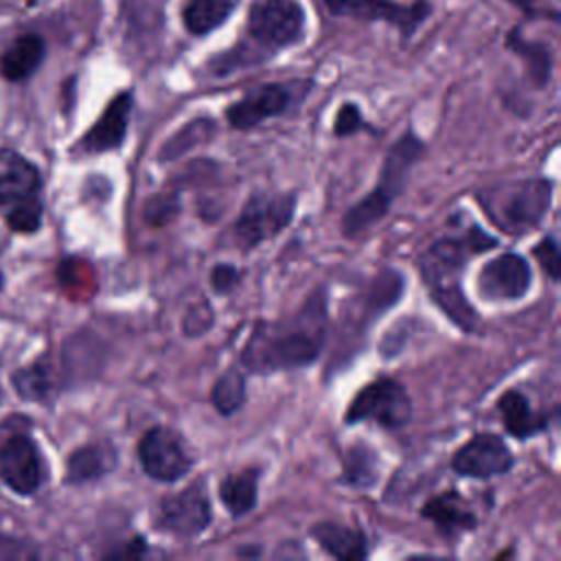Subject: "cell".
Segmentation results:
<instances>
[{
    "label": "cell",
    "instance_id": "obj_1",
    "mask_svg": "<svg viewBox=\"0 0 561 561\" xmlns=\"http://www.w3.org/2000/svg\"><path fill=\"white\" fill-rule=\"evenodd\" d=\"M329 294L318 287L294 316L259 322L241 351L245 370L270 375L313 364L329 340Z\"/></svg>",
    "mask_w": 561,
    "mask_h": 561
},
{
    "label": "cell",
    "instance_id": "obj_2",
    "mask_svg": "<svg viewBox=\"0 0 561 561\" xmlns=\"http://www.w3.org/2000/svg\"><path fill=\"white\" fill-rule=\"evenodd\" d=\"M497 245V239L480 226H469L462 234L443 237L419 256V272L432 300L465 333H478L482 322L462 291L467 261Z\"/></svg>",
    "mask_w": 561,
    "mask_h": 561
},
{
    "label": "cell",
    "instance_id": "obj_3",
    "mask_svg": "<svg viewBox=\"0 0 561 561\" xmlns=\"http://www.w3.org/2000/svg\"><path fill=\"white\" fill-rule=\"evenodd\" d=\"M403 289V276L397 270L386 267L370 278L362 294L351 296L342 305L335 324L333 353L327 364L329 373L344 368L359 353L370 327L381 318V313H386L401 300Z\"/></svg>",
    "mask_w": 561,
    "mask_h": 561
},
{
    "label": "cell",
    "instance_id": "obj_4",
    "mask_svg": "<svg viewBox=\"0 0 561 561\" xmlns=\"http://www.w3.org/2000/svg\"><path fill=\"white\" fill-rule=\"evenodd\" d=\"M423 151H425V142L412 129L403 131L388 147L379 169L377 184L366 197L348 206V210L342 217V232L346 237H357L370 230L390 213L394 199L405 191L410 173L414 164L421 160Z\"/></svg>",
    "mask_w": 561,
    "mask_h": 561
},
{
    "label": "cell",
    "instance_id": "obj_5",
    "mask_svg": "<svg viewBox=\"0 0 561 561\" xmlns=\"http://www.w3.org/2000/svg\"><path fill=\"white\" fill-rule=\"evenodd\" d=\"M486 217L508 234L535 230L552 202V182L546 178H526L495 184L478 193Z\"/></svg>",
    "mask_w": 561,
    "mask_h": 561
},
{
    "label": "cell",
    "instance_id": "obj_6",
    "mask_svg": "<svg viewBox=\"0 0 561 561\" xmlns=\"http://www.w3.org/2000/svg\"><path fill=\"white\" fill-rule=\"evenodd\" d=\"M412 419V399L405 386L392 377H379L366 383L348 403L344 423H375L383 430H399Z\"/></svg>",
    "mask_w": 561,
    "mask_h": 561
},
{
    "label": "cell",
    "instance_id": "obj_7",
    "mask_svg": "<svg viewBox=\"0 0 561 561\" xmlns=\"http://www.w3.org/2000/svg\"><path fill=\"white\" fill-rule=\"evenodd\" d=\"M305 31V9L296 0H254L248 33L263 55L296 44Z\"/></svg>",
    "mask_w": 561,
    "mask_h": 561
},
{
    "label": "cell",
    "instance_id": "obj_8",
    "mask_svg": "<svg viewBox=\"0 0 561 561\" xmlns=\"http://www.w3.org/2000/svg\"><path fill=\"white\" fill-rule=\"evenodd\" d=\"M296 213V193H252L234 221V239L243 250L283 232Z\"/></svg>",
    "mask_w": 561,
    "mask_h": 561
},
{
    "label": "cell",
    "instance_id": "obj_9",
    "mask_svg": "<svg viewBox=\"0 0 561 561\" xmlns=\"http://www.w3.org/2000/svg\"><path fill=\"white\" fill-rule=\"evenodd\" d=\"M210 500L202 482L160 497L153 511V528L180 539L199 537L210 526Z\"/></svg>",
    "mask_w": 561,
    "mask_h": 561
},
{
    "label": "cell",
    "instance_id": "obj_10",
    "mask_svg": "<svg viewBox=\"0 0 561 561\" xmlns=\"http://www.w3.org/2000/svg\"><path fill=\"white\" fill-rule=\"evenodd\" d=\"M138 460L142 471L156 482H178L193 467V456L180 432L167 425L149 427L138 440Z\"/></svg>",
    "mask_w": 561,
    "mask_h": 561
},
{
    "label": "cell",
    "instance_id": "obj_11",
    "mask_svg": "<svg viewBox=\"0 0 561 561\" xmlns=\"http://www.w3.org/2000/svg\"><path fill=\"white\" fill-rule=\"evenodd\" d=\"M324 4L335 18L390 22L403 37H410L432 13V4L427 0H416L412 4H399L392 0H324Z\"/></svg>",
    "mask_w": 561,
    "mask_h": 561
},
{
    "label": "cell",
    "instance_id": "obj_12",
    "mask_svg": "<svg viewBox=\"0 0 561 561\" xmlns=\"http://www.w3.org/2000/svg\"><path fill=\"white\" fill-rule=\"evenodd\" d=\"M449 465L462 478L489 480L508 473L515 465V458L508 445L497 434L480 432L456 449Z\"/></svg>",
    "mask_w": 561,
    "mask_h": 561
},
{
    "label": "cell",
    "instance_id": "obj_13",
    "mask_svg": "<svg viewBox=\"0 0 561 561\" xmlns=\"http://www.w3.org/2000/svg\"><path fill=\"white\" fill-rule=\"evenodd\" d=\"M533 272L517 252H504L486 261L478 274V291L484 300H519L530 289Z\"/></svg>",
    "mask_w": 561,
    "mask_h": 561
},
{
    "label": "cell",
    "instance_id": "obj_14",
    "mask_svg": "<svg viewBox=\"0 0 561 561\" xmlns=\"http://www.w3.org/2000/svg\"><path fill=\"white\" fill-rule=\"evenodd\" d=\"M294 103V90L285 83H265L234 101L226 110V121L234 129H252L267 118L285 114Z\"/></svg>",
    "mask_w": 561,
    "mask_h": 561
},
{
    "label": "cell",
    "instance_id": "obj_15",
    "mask_svg": "<svg viewBox=\"0 0 561 561\" xmlns=\"http://www.w3.org/2000/svg\"><path fill=\"white\" fill-rule=\"evenodd\" d=\"M0 478L20 495H31L39 489L44 471L37 445L26 436H11L0 447Z\"/></svg>",
    "mask_w": 561,
    "mask_h": 561
},
{
    "label": "cell",
    "instance_id": "obj_16",
    "mask_svg": "<svg viewBox=\"0 0 561 561\" xmlns=\"http://www.w3.org/2000/svg\"><path fill=\"white\" fill-rule=\"evenodd\" d=\"M134 107V94L131 92H121L116 94L99 121L85 131L81 138V149L88 153H101V151H112L123 145L127 136V125Z\"/></svg>",
    "mask_w": 561,
    "mask_h": 561
},
{
    "label": "cell",
    "instance_id": "obj_17",
    "mask_svg": "<svg viewBox=\"0 0 561 561\" xmlns=\"http://www.w3.org/2000/svg\"><path fill=\"white\" fill-rule=\"evenodd\" d=\"M421 515L430 519L436 526V530L447 539H454L473 530L478 522L473 511H469L467 502L456 491H447L430 497L423 504Z\"/></svg>",
    "mask_w": 561,
    "mask_h": 561
},
{
    "label": "cell",
    "instance_id": "obj_18",
    "mask_svg": "<svg viewBox=\"0 0 561 561\" xmlns=\"http://www.w3.org/2000/svg\"><path fill=\"white\" fill-rule=\"evenodd\" d=\"M39 171L13 149H0V204H13L37 195Z\"/></svg>",
    "mask_w": 561,
    "mask_h": 561
},
{
    "label": "cell",
    "instance_id": "obj_19",
    "mask_svg": "<svg viewBox=\"0 0 561 561\" xmlns=\"http://www.w3.org/2000/svg\"><path fill=\"white\" fill-rule=\"evenodd\" d=\"M309 535L333 559L357 561L368 554V539L359 528H351L335 522H320L311 526Z\"/></svg>",
    "mask_w": 561,
    "mask_h": 561
},
{
    "label": "cell",
    "instance_id": "obj_20",
    "mask_svg": "<svg viewBox=\"0 0 561 561\" xmlns=\"http://www.w3.org/2000/svg\"><path fill=\"white\" fill-rule=\"evenodd\" d=\"M497 410H500L504 430L519 440L530 438L548 427L546 412L533 410L530 401L519 390H506L497 399Z\"/></svg>",
    "mask_w": 561,
    "mask_h": 561
},
{
    "label": "cell",
    "instance_id": "obj_21",
    "mask_svg": "<svg viewBox=\"0 0 561 561\" xmlns=\"http://www.w3.org/2000/svg\"><path fill=\"white\" fill-rule=\"evenodd\" d=\"M44 55L46 46L39 35H22L0 57V75L7 81H24L39 68Z\"/></svg>",
    "mask_w": 561,
    "mask_h": 561
},
{
    "label": "cell",
    "instance_id": "obj_22",
    "mask_svg": "<svg viewBox=\"0 0 561 561\" xmlns=\"http://www.w3.org/2000/svg\"><path fill=\"white\" fill-rule=\"evenodd\" d=\"M116 465V451L107 443H92L75 449L68 458V469H66V480L72 484L90 482L107 471H112Z\"/></svg>",
    "mask_w": 561,
    "mask_h": 561
},
{
    "label": "cell",
    "instance_id": "obj_23",
    "mask_svg": "<svg viewBox=\"0 0 561 561\" xmlns=\"http://www.w3.org/2000/svg\"><path fill=\"white\" fill-rule=\"evenodd\" d=\"M259 469H243L219 482V500L232 517L248 515L259 502Z\"/></svg>",
    "mask_w": 561,
    "mask_h": 561
},
{
    "label": "cell",
    "instance_id": "obj_24",
    "mask_svg": "<svg viewBox=\"0 0 561 561\" xmlns=\"http://www.w3.org/2000/svg\"><path fill=\"white\" fill-rule=\"evenodd\" d=\"M237 2L239 0H186L182 22L191 35H208L232 15Z\"/></svg>",
    "mask_w": 561,
    "mask_h": 561
},
{
    "label": "cell",
    "instance_id": "obj_25",
    "mask_svg": "<svg viewBox=\"0 0 561 561\" xmlns=\"http://www.w3.org/2000/svg\"><path fill=\"white\" fill-rule=\"evenodd\" d=\"M506 48L519 55L528 64V72L537 85H546L552 72V53L543 42L526 39L519 28H513L506 35Z\"/></svg>",
    "mask_w": 561,
    "mask_h": 561
},
{
    "label": "cell",
    "instance_id": "obj_26",
    "mask_svg": "<svg viewBox=\"0 0 561 561\" xmlns=\"http://www.w3.org/2000/svg\"><path fill=\"white\" fill-rule=\"evenodd\" d=\"M217 125L213 118H206V116H199V118H193L188 121L186 125H182L158 151V160L160 162H169V160H175L184 153H188L193 147L206 142L213 138Z\"/></svg>",
    "mask_w": 561,
    "mask_h": 561
},
{
    "label": "cell",
    "instance_id": "obj_27",
    "mask_svg": "<svg viewBox=\"0 0 561 561\" xmlns=\"http://www.w3.org/2000/svg\"><path fill=\"white\" fill-rule=\"evenodd\" d=\"M245 375L241 368L232 366L228 370H224L217 381L213 383L210 390V403L213 408L221 414V416H232L234 412H239L245 403Z\"/></svg>",
    "mask_w": 561,
    "mask_h": 561
},
{
    "label": "cell",
    "instance_id": "obj_28",
    "mask_svg": "<svg viewBox=\"0 0 561 561\" xmlns=\"http://www.w3.org/2000/svg\"><path fill=\"white\" fill-rule=\"evenodd\" d=\"M379 476V462L377 454L366 447V445H355L348 449L344 458V469H342V480L351 486H373Z\"/></svg>",
    "mask_w": 561,
    "mask_h": 561
},
{
    "label": "cell",
    "instance_id": "obj_29",
    "mask_svg": "<svg viewBox=\"0 0 561 561\" xmlns=\"http://www.w3.org/2000/svg\"><path fill=\"white\" fill-rule=\"evenodd\" d=\"M42 199L37 195L24 197L20 202H13V208L7 215V221L18 232H35L42 224Z\"/></svg>",
    "mask_w": 561,
    "mask_h": 561
},
{
    "label": "cell",
    "instance_id": "obj_30",
    "mask_svg": "<svg viewBox=\"0 0 561 561\" xmlns=\"http://www.w3.org/2000/svg\"><path fill=\"white\" fill-rule=\"evenodd\" d=\"M15 388L26 399H44L50 390V370L44 364H33L15 375Z\"/></svg>",
    "mask_w": 561,
    "mask_h": 561
},
{
    "label": "cell",
    "instance_id": "obj_31",
    "mask_svg": "<svg viewBox=\"0 0 561 561\" xmlns=\"http://www.w3.org/2000/svg\"><path fill=\"white\" fill-rule=\"evenodd\" d=\"M178 210H180L178 193L175 195H156L145 206V219L153 226H162V224L171 221L178 215Z\"/></svg>",
    "mask_w": 561,
    "mask_h": 561
},
{
    "label": "cell",
    "instance_id": "obj_32",
    "mask_svg": "<svg viewBox=\"0 0 561 561\" xmlns=\"http://www.w3.org/2000/svg\"><path fill=\"white\" fill-rule=\"evenodd\" d=\"M362 129H368V125L364 123V116L359 112V107L355 103H342L337 114H335V123H333V134L337 138L344 136H353Z\"/></svg>",
    "mask_w": 561,
    "mask_h": 561
},
{
    "label": "cell",
    "instance_id": "obj_33",
    "mask_svg": "<svg viewBox=\"0 0 561 561\" xmlns=\"http://www.w3.org/2000/svg\"><path fill=\"white\" fill-rule=\"evenodd\" d=\"M535 256L537 261L541 263L543 272L557 283L559 276H561V256H559V245H557V239L552 234L543 237L537 245H535Z\"/></svg>",
    "mask_w": 561,
    "mask_h": 561
},
{
    "label": "cell",
    "instance_id": "obj_34",
    "mask_svg": "<svg viewBox=\"0 0 561 561\" xmlns=\"http://www.w3.org/2000/svg\"><path fill=\"white\" fill-rule=\"evenodd\" d=\"M241 280V272L230 263H217L210 270V287L215 294H228L232 291Z\"/></svg>",
    "mask_w": 561,
    "mask_h": 561
},
{
    "label": "cell",
    "instance_id": "obj_35",
    "mask_svg": "<svg viewBox=\"0 0 561 561\" xmlns=\"http://www.w3.org/2000/svg\"><path fill=\"white\" fill-rule=\"evenodd\" d=\"M213 324V307L208 302L193 305L184 318L186 335H202Z\"/></svg>",
    "mask_w": 561,
    "mask_h": 561
},
{
    "label": "cell",
    "instance_id": "obj_36",
    "mask_svg": "<svg viewBox=\"0 0 561 561\" xmlns=\"http://www.w3.org/2000/svg\"><path fill=\"white\" fill-rule=\"evenodd\" d=\"M506 2H511L513 7L524 11L528 18L559 20V11L554 7H550L546 0H506Z\"/></svg>",
    "mask_w": 561,
    "mask_h": 561
},
{
    "label": "cell",
    "instance_id": "obj_37",
    "mask_svg": "<svg viewBox=\"0 0 561 561\" xmlns=\"http://www.w3.org/2000/svg\"><path fill=\"white\" fill-rule=\"evenodd\" d=\"M0 289H2V274H0Z\"/></svg>",
    "mask_w": 561,
    "mask_h": 561
}]
</instances>
